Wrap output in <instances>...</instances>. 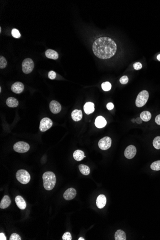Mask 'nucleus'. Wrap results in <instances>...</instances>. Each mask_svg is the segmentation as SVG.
<instances>
[{"label":"nucleus","mask_w":160,"mask_h":240,"mask_svg":"<svg viewBox=\"0 0 160 240\" xmlns=\"http://www.w3.org/2000/svg\"><path fill=\"white\" fill-rule=\"evenodd\" d=\"M117 44L113 39L108 37H101L96 39L92 45V51L97 57L107 59L116 54Z\"/></svg>","instance_id":"nucleus-1"},{"label":"nucleus","mask_w":160,"mask_h":240,"mask_svg":"<svg viewBox=\"0 0 160 240\" xmlns=\"http://www.w3.org/2000/svg\"><path fill=\"white\" fill-rule=\"evenodd\" d=\"M43 186L47 190L53 189L56 183V177L55 174L52 172H46L42 177Z\"/></svg>","instance_id":"nucleus-2"},{"label":"nucleus","mask_w":160,"mask_h":240,"mask_svg":"<svg viewBox=\"0 0 160 240\" xmlns=\"http://www.w3.org/2000/svg\"><path fill=\"white\" fill-rule=\"evenodd\" d=\"M16 178L20 183L22 184H27L30 182L31 177L30 174L27 171L21 169L17 172L16 174Z\"/></svg>","instance_id":"nucleus-3"},{"label":"nucleus","mask_w":160,"mask_h":240,"mask_svg":"<svg viewBox=\"0 0 160 240\" xmlns=\"http://www.w3.org/2000/svg\"><path fill=\"white\" fill-rule=\"evenodd\" d=\"M149 95L148 91L143 90L139 93L136 100V105L138 108L143 107L148 101Z\"/></svg>","instance_id":"nucleus-4"},{"label":"nucleus","mask_w":160,"mask_h":240,"mask_svg":"<svg viewBox=\"0 0 160 240\" xmlns=\"http://www.w3.org/2000/svg\"><path fill=\"white\" fill-rule=\"evenodd\" d=\"M22 66L23 73L26 74H29L31 73L33 70L34 69V62L31 58H26L23 61Z\"/></svg>","instance_id":"nucleus-5"},{"label":"nucleus","mask_w":160,"mask_h":240,"mask_svg":"<svg viewBox=\"0 0 160 240\" xmlns=\"http://www.w3.org/2000/svg\"><path fill=\"white\" fill-rule=\"evenodd\" d=\"M13 148L16 152L19 153H25L30 149V146L25 142H19L14 144Z\"/></svg>","instance_id":"nucleus-6"},{"label":"nucleus","mask_w":160,"mask_h":240,"mask_svg":"<svg viewBox=\"0 0 160 240\" xmlns=\"http://www.w3.org/2000/svg\"><path fill=\"white\" fill-rule=\"evenodd\" d=\"M53 122L52 120L48 118H45L41 120L39 125V129L41 132H45L50 128L52 126Z\"/></svg>","instance_id":"nucleus-7"},{"label":"nucleus","mask_w":160,"mask_h":240,"mask_svg":"<svg viewBox=\"0 0 160 240\" xmlns=\"http://www.w3.org/2000/svg\"><path fill=\"white\" fill-rule=\"evenodd\" d=\"M112 140L109 137H105L101 139L98 142V146L102 150H107L111 146Z\"/></svg>","instance_id":"nucleus-8"},{"label":"nucleus","mask_w":160,"mask_h":240,"mask_svg":"<svg viewBox=\"0 0 160 240\" xmlns=\"http://www.w3.org/2000/svg\"><path fill=\"white\" fill-rule=\"evenodd\" d=\"M137 152L136 147L133 145H129L127 147L124 152V155L126 158L131 159L134 158Z\"/></svg>","instance_id":"nucleus-9"},{"label":"nucleus","mask_w":160,"mask_h":240,"mask_svg":"<svg viewBox=\"0 0 160 240\" xmlns=\"http://www.w3.org/2000/svg\"><path fill=\"white\" fill-rule=\"evenodd\" d=\"M76 196V191L73 188H68L63 194V197L65 200H72Z\"/></svg>","instance_id":"nucleus-10"},{"label":"nucleus","mask_w":160,"mask_h":240,"mask_svg":"<svg viewBox=\"0 0 160 240\" xmlns=\"http://www.w3.org/2000/svg\"><path fill=\"white\" fill-rule=\"evenodd\" d=\"M50 110L53 114H58L61 110V106L58 102L55 100L51 101L50 104Z\"/></svg>","instance_id":"nucleus-11"},{"label":"nucleus","mask_w":160,"mask_h":240,"mask_svg":"<svg viewBox=\"0 0 160 240\" xmlns=\"http://www.w3.org/2000/svg\"><path fill=\"white\" fill-rule=\"evenodd\" d=\"M24 89L23 83L21 82H16L12 85L11 90L14 93H22Z\"/></svg>","instance_id":"nucleus-12"},{"label":"nucleus","mask_w":160,"mask_h":240,"mask_svg":"<svg viewBox=\"0 0 160 240\" xmlns=\"http://www.w3.org/2000/svg\"><path fill=\"white\" fill-rule=\"evenodd\" d=\"M107 203V198L104 195H100L98 196L96 199V205L99 209L104 208Z\"/></svg>","instance_id":"nucleus-13"},{"label":"nucleus","mask_w":160,"mask_h":240,"mask_svg":"<svg viewBox=\"0 0 160 240\" xmlns=\"http://www.w3.org/2000/svg\"><path fill=\"white\" fill-rule=\"evenodd\" d=\"M95 124L97 128L101 129L106 126L107 124V120L102 116H98L95 119Z\"/></svg>","instance_id":"nucleus-14"},{"label":"nucleus","mask_w":160,"mask_h":240,"mask_svg":"<svg viewBox=\"0 0 160 240\" xmlns=\"http://www.w3.org/2000/svg\"><path fill=\"white\" fill-rule=\"evenodd\" d=\"M15 202L17 207L20 209H25L26 207V201L24 200L23 197L20 196H17L15 198Z\"/></svg>","instance_id":"nucleus-15"},{"label":"nucleus","mask_w":160,"mask_h":240,"mask_svg":"<svg viewBox=\"0 0 160 240\" xmlns=\"http://www.w3.org/2000/svg\"><path fill=\"white\" fill-rule=\"evenodd\" d=\"M11 203V201L9 197L7 196V195H5L3 197L1 201L0 208L1 209H6L10 205Z\"/></svg>","instance_id":"nucleus-16"},{"label":"nucleus","mask_w":160,"mask_h":240,"mask_svg":"<svg viewBox=\"0 0 160 240\" xmlns=\"http://www.w3.org/2000/svg\"><path fill=\"white\" fill-rule=\"evenodd\" d=\"M83 109L86 114H90L95 111V105L93 103L90 102L86 103L83 107Z\"/></svg>","instance_id":"nucleus-17"},{"label":"nucleus","mask_w":160,"mask_h":240,"mask_svg":"<svg viewBox=\"0 0 160 240\" xmlns=\"http://www.w3.org/2000/svg\"><path fill=\"white\" fill-rule=\"evenodd\" d=\"M82 112L81 110L75 109L72 113V118L75 121H79L82 118Z\"/></svg>","instance_id":"nucleus-18"},{"label":"nucleus","mask_w":160,"mask_h":240,"mask_svg":"<svg viewBox=\"0 0 160 240\" xmlns=\"http://www.w3.org/2000/svg\"><path fill=\"white\" fill-rule=\"evenodd\" d=\"M45 55L48 58L53 60H57L59 58V54L56 51L52 49H48L45 52Z\"/></svg>","instance_id":"nucleus-19"},{"label":"nucleus","mask_w":160,"mask_h":240,"mask_svg":"<svg viewBox=\"0 0 160 240\" xmlns=\"http://www.w3.org/2000/svg\"><path fill=\"white\" fill-rule=\"evenodd\" d=\"M6 103L10 108H16L18 105L19 102L15 98L10 97L7 99Z\"/></svg>","instance_id":"nucleus-20"},{"label":"nucleus","mask_w":160,"mask_h":240,"mask_svg":"<svg viewBox=\"0 0 160 240\" xmlns=\"http://www.w3.org/2000/svg\"><path fill=\"white\" fill-rule=\"evenodd\" d=\"M73 158L77 161H81L85 158V153L83 151L78 150L74 152L73 154Z\"/></svg>","instance_id":"nucleus-21"},{"label":"nucleus","mask_w":160,"mask_h":240,"mask_svg":"<svg viewBox=\"0 0 160 240\" xmlns=\"http://www.w3.org/2000/svg\"><path fill=\"white\" fill-rule=\"evenodd\" d=\"M114 239L116 240H126V235L125 232L122 230H117L114 234Z\"/></svg>","instance_id":"nucleus-22"},{"label":"nucleus","mask_w":160,"mask_h":240,"mask_svg":"<svg viewBox=\"0 0 160 240\" xmlns=\"http://www.w3.org/2000/svg\"><path fill=\"white\" fill-rule=\"evenodd\" d=\"M140 118L142 120L145 122H148L150 120L151 118V114L150 112L148 111H145L142 112L140 114Z\"/></svg>","instance_id":"nucleus-23"},{"label":"nucleus","mask_w":160,"mask_h":240,"mask_svg":"<svg viewBox=\"0 0 160 240\" xmlns=\"http://www.w3.org/2000/svg\"><path fill=\"white\" fill-rule=\"evenodd\" d=\"M79 169L80 172L83 175H87L90 174V168L87 165H82V164L80 165H79Z\"/></svg>","instance_id":"nucleus-24"},{"label":"nucleus","mask_w":160,"mask_h":240,"mask_svg":"<svg viewBox=\"0 0 160 240\" xmlns=\"http://www.w3.org/2000/svg\"><path fill=\"white\" fill-rule=\"evenodd\" d=\"M151 168L154 171L160 170V161H155L152 162L151 165Z\"/></svg>","instance_id":"nucleus-25"},{"label":"nucleus","mask_w":160,"mask_h":240,"mask_svg":"<svg viewBox=\"0 0 160 240\" xmlns=\"http://www.w3.org/2000/svg\"><path fill=\"white\" fill-rule=\"evenodd\" d=\"M102 88L104 91H109L111 89V85L110 82H106L103 83L101 85Z\"/></svg>","instance_id":"nucleus-26"},{"label":"nucleus","mask_w":160,"mask_h":240,"mask_svg":"<svg viewBox=\"0 0 160 240\" xmlns=\"http://www.w3.org/2000/svg\"><path fill=\"white\" fill-rule=\"evenodd\" d=\"M153 145L156 149H160V136L156 137L153 141Z\"/></svg>","instance_id":"nucleus-27"},{"label":"nucleus","mask_w":160,"mask_h":240,"mask_svg":"<svg viewBox=\"0 0 160 240\" xmlns=\"http://www.w3.org/2000/svg\"><path fill=\"white\" fill-rule=\"evenodd\" d=\"M7 63L6 60L5 58L3 56H1L0 57V68L1 69H4L6 67Z\"/></svg>","instance_id":"nucleus-28"},{"label":"nucleus","mask_w":160,"mask_h":240,"mask_svg":"<svg viewBox=\"0 0 160 240\" xmlns=\"http://www.w3.org/2000/svg\"><path fill=\"white\" fill-rule=\"evenodd\" d=\"M12 35L13 37L16 38H20L21 34L20 33L19 31L16 29L14 28L12 30Z\"/></svg>","instance_id":"nucleus-29"},{"label":"nucleus","mask_w":160,"mask_h":240,"mask_svg":"<svg viewBox=\"0 0 160 240\" xmlns=\"http://www.w3.org/2000/svg\"><path fill=\"white\" fill-rule=\"evenodd\" d=\"M63 240H72V236L70 232H66L64 233L63 236Z\"/></svg>","instance_id":"nucleus-30"},{"label":"nucleus","mask_w":160,"mask_h":240,"mask_svg":"<svg viewBox=\"0 0 160 240\" xmlns=\"http://www.w3.org/2000/svg\"><path fill=\"white\" fill-rule=\"evenodd\" d=\"M120 82L122 85H126L129 82V78L127 76H123L120 78L119 80Z\"/></svg>","instance_id":"nucleus-31"},{"label":"nucleus","mask_w":160,"mask_h":240,"mask_svg":"<svg viewBox=\"0 0 160 240\" xmlns=\"http://www.w3.org/2000/svg\"><path fill=\"white\" fill-rule=\"evenodd\" d=\"M21 238L20 236L18 234H12V235H11L10 237V240H21Z\"/></svg>","instance_id":"nucleus-32"},{"label":"nucleus","mask_w":160,"mask_h":240,"mask_svg":"<svg viewBox=\"0 0 160 240\" xmlns=\"http://www.w3.org/2000/svg\"><path fill=\"white\" fill-rule=\"evenodd\" d=\"M48 76L50 79H55V78L56 77V73H55V71H51L48 73Z\"/></svg>","instance_id":"nucleus-33"},{"label":"nucleus","mask_w":160,"mask_h":240,"mask_svg":"<svg viewBox=\"0 0 160 240\" xmlns=\"http://www.w3.org/2000/svg\"><path fill=\"white\" fill-rule=\"evenodd\" d=\"M142 66L140 62H136L133 65V67L136 70H139L140 69H142Z\"/></svg>","instance_id":"nucleus-34"},{"label":"nucleus","mask_w":160,"mask_h":240,"mask_svg":"<svg viewBox=\"0 0 160 240\" xmlns=\"http://www.w3.org/2000/svg\"><path fill=\"white\" fill-rule=\"evenodd\" d=\"M107 108L109 110H111L114 108V105L112 103H108V104H107Z\"/></svg>","instance_id":"nucleus-35"},{"label":"nucleus","mask_w":160,"mask_h":240,"mask_svg":"<svg viewBox=\"0 0 160 240\" xmlns=\"http://www.w3.org/2000/svg\"><path fill=\"white\" fill-rule=\"evenodd\" d=\"M155 122L157 124L160 125V114L158 115L155 118Z\"/></svg>","instance_id":"nucleus-36"},{"label":"nucleus","mask_w":160,"mask_h":240,"mask_svg":"<svg viewBox=\"0 0 160 240\" xmlns=\"http://www.w3.org/2000/svg\"><path fill=\"white\" fill-rule=\"evenodd\" d=\"M0 240H6V237H5V235L4 233L1 232L0 234Z\"/></svg>","instance_id":"nucleus-37"},{"label":"nucleus","mask_w":160,"mask_h":240,"mask_svg":"<svg viewBox=\"0 0 160 240\" xmlns=\"http://www.w3.org/2000/svg\"><path fill=\"white\" fill-rule=\"evenodd\" d=\"M136 123L138 124H140L142 123V120L140 117H138V118H137V119H136Z\"/></svg>","instance_id":"nucleus-38"},{"label":"nucleus","mask_w":160,"mask_h":240,"mask_svg":"<svg viewBox=\"0 0 160 240\" xmlns=\"http://www.w3.org/2000/svg\"><path fill=\"white\" fill-rule=\"evenodd\" d=\"M157 60H158L159 61H160V54H159L158 55L157 57Z\"/></svg>","instance_id":"nucleus-39"},{"label":"nucleus","mask_w":160,"mask_h":240,"mask_svg":"<svg viewBox=\"0 0 160 240\" xmlns=\"http://www.w3.org/2000/svg\"><path fill=\"white\" fill-rule=\"evenodd\" d=\"M132 121L133 122V123H135V122H136V119L133 118L132 120Z\"/></svg>","instance_id":"nucleus-40"},{"label":"nucleus","mask_w":160,"mask_h":240,"mask_svg":"<svg viewBox=\"0 0 160 240\" xmlns=\"http://www.w3.org/2000/svg\"><path fill=\"white\" fill-rule=\"evenodd\" d=\"M79 240H85V239L82 237H80L79 239H78Z\"/></svg>","instance_id":"nucleus-41"}]
</instances>
